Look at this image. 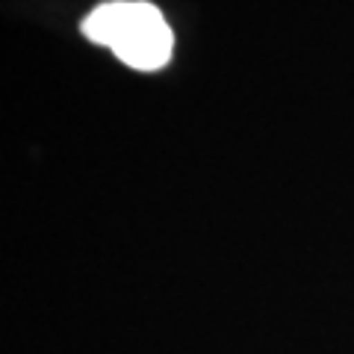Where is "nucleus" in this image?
Wrapping results in <instances>:
<instances>
[{
  "label": "nucleus",
  "instance_id": "obj_1",
  "mask_svg": "<svg viewBox=\"0 0 354 354\" xmlns=\"http://www.w3.org/2000/svg\"><path fill=\"white\" fill-rule=\"evenodd\" d=\"M83 32L115 50L121 62L139 71L162 68L171 57V30L160 9L148 3H104L83 21Z\"/></svg>",
  "mask_w": 354,
  "mask_h": 354
}]
</instances>
